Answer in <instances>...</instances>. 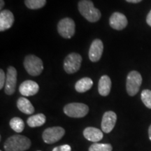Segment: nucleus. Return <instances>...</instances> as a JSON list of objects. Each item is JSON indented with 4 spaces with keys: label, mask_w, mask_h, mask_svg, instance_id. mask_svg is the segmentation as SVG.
I'll list each match as a JSON object with an SVG mask.
<instances>
[{
    "label": "nucleus",
    "mask_w": 151,
    "mask_h": 151,
    "mask_svg": "<svg viewBox=\"0 0 151 151\" xmlns=\"http://www.w3.org/2000/svg\"><path fill=\"white\" fill-rule=\"evenodd\" d=\"M38 151H41V150H38Z\"/></svg>",
    "instance_id": "nucleus-30"
},
{
    "label": "nucleus",
    "mask_w": 151,
    "mask_h": 151,
    "mask_svg": "<svg viewBox=\"0 0 151 151\" xmlns=\"http://www.w3.org/2000/svg\"><path fill=\"white\" fill-rule=\"evenodd\" d=\"M9 124H10L11 129L14 130L17 133H20V132H22L24 130V121L21 118H18V117H15V118L11 119L10 122H9Z\"/></svg>",
    "instance_id": "nucleus-20"
},
{
    "label": "nucleus",
    "mask_w": 151,
    "mask_h": 151,
    "mask_svg": "<svg viewBox=\"0 0 151 151\" xmlns=\"http://www.w3.org/2000/svg\"><path fill=\"white\" fill-rule=\"evenodd\" d=\"M104 51V44L101 40L96 39L90 45L88 55L90 61L96 62L101 59Z\"/></svg>",
    "instance_id": "nucleus-11"
},
{
    "label": "nucleus",
    "mask_w": 151,
    "mask_h": 151,
    "mask_svg": "<svg viewBox=\"0 0 151 151\" xmlns=\"http://www.w3.org/2000/svg\"><path fill=\"white\" fill-rule=\"evenodd\" d=\"M89 112V107L83 103H70L64 107V113L71 118H83Z\"/></svg>",
    "instance_id": "nucleus-5"
},
{
    "label": "nucleus",
    "mask_w": 151,
    "mask_h": 151,
    "mask_svg": "<svg viewBox=\"0 0 151 151\" xmlns=\"http://www.w3.org/2000/svg\"><path fill=\"white\" fill-rule=\"evenodd\" d=\"M0 151H2V150H0Z\"/></svg>",
    "instance_id": "nucleus-31"
},
{
    "label": "nucleus",
    "mask_w": 151,
    "mask_h": 151,
    "mask_svg": "<svg viewBox=\"0 0 151 151\" xmlns=\"http://www.w3.org/2000/svg\"><path fill=\"white\" fill-rule=\"evenodd\" d=\"M24 4L28 9L36 10L44 6L46 4V0H24Z\"/></svg>",
    "instance_id": "nucleus-21"
},
{
    "label": "nucleus",
    "mask_w": 151,
    "mask_h": 151,
    "mask_svg": "<svg viewBox=\"0 0 151 151\" xmlns=\"http://www.w3.org/2000/svg\"><path fill=\"white\" fill-rule=\"evenodd\" d=\"M46 116L43 113H39V114L34 115L28 118L27 123L30 127H41L46 122Z\"/></svg>",
    "instance_id": "nucleus-19"
},
{
    "label": "nucleus",
    "mask_w": 151,
    "mask_h": 151,
    "mask_svg": "<svg viewBox=\"0 0 151 151\" xmlns=\"http://www.w3.org/2000/svg\"><path fill=\"white\" fill-rule=\"evenodd\" d=\"M113 147L109 143H94L89 148V151H112Z\"/></svg>",
    "instance_id": "nucleus-22"
},
{
    "label": "nucleus",
    "mask_w": 151,
    "mask_h": 151,
    "mask_svg": "<svg viewBox=\"0 0 151 151\" xmlns=\"http://www.w3.org/2000/svg\"><path fill=\"white\" fill-rule=\"evenodd\" d=\"M126 1H127V2L129 3H132V4H137V3H139L141 2L142 0H125Z\"/></svg>",
    "instance_id": "nucleus-27"
},
{
    "label": "nucleus",
    "mask_w": 151,
    "mask_h": 151,
    "mask_svg": "<svg viewBox=\"0 0 151 151\" xmlns=\"http://www.w3.org/2000/svg\"><path fill=\"white\" fill-rule=\"evenodd\" d=\"M65 130L61 127H52L47 128L43 131L42 137L43 141L48 144L58 142L64 137Z\"/></svg>",
    "instance_id": "nucleus-8"
},
{
    "label": "nucleus",
    "mask_w": 151,
    "mask_h": 151,
    "mask_svg": "<svg viewBox=\"0 0 151 151\" xmlns=\"http://www.w3.org/2000/svg\"><path fill=\"white\" fill-rule=\"evenodd\" d=\"M142 76L137 71H131L128 73L126 80V90L131 97L136 95L142 84Z\"/></svg>",
    "instance_id": "nucleus-4"
},
{
    "label": "nucleus",
    "mask_w": 151,
    "mask_h": 151,
    "mask_svg": "<svg viewBox=\"0 0 151 151\" xmlns=\"http://www.w3.org/2000/svg\"><path fill=\"white\" fill-rule=\"evenodd\" d=\"M76 24L73 19L65 18L60 20L58 24V32L62 37L71 39L74 35Z\"/></svg>",
    "instance_id": "nucleus-7"
},
{
    "label": "nucleus",
    "mask_w": 151,
    "mask_h": 151,
    "mask_svg": "<svg viewBox=\"0 0 151 151\" xmlns=\"http://www.w3.org/2000/svg\"><path fill=\"white\" fill-rule=\"evenodd\" d=\"M83 136L87 140L97 143L103 139V132L97 128L88 127L83 130Z\"/></svg>",
    "instance_id": "nucleus-15"
},
{
    "label": "nucleus",
    "mask_w": 151,
    "mask_h": 151,
    "mask_svg": "<svg viewBox=\"0 0 151 151\" xmlns=\"http://www.w3.org/2000/svg\"><path fill=\"white\" fill-rule=\"evenodd\" d=\"M78 9L80 14L90 22H96L101 17L99 9L94 6L91 0H81L78 4Z\"/></svg>",
    "instance_id": "nucleus-1"
},
{
    "label": "nucleus",
    "mask_w": 151,
    "mask_h": 151,
    "mask_svg": "<svg viewBox=\"0 0 151 151\" xmlns=\"http://www.w3.org/2000/svg\"><path fill=\"white\" fill-rule=\"evenodd\" d=\"M6 75L5 74L3 69H0V89H2L3 87L5 86Z\"/></svg>",
    "instance_id": "nucleus-24"
},
{
    "label": "nucleus",
    "mask_w": 151,
    "mask_h": 151,
    "mask_svg": "<svg viewBox=\"0 0 151 151\" xmlns=\"http://www.w3.org/2000/svg\"><path fill=\"white\" fill-rule=\"evenodd\" d=\"M0 2H1V4H0V9H2L4 6V0H0Z\"/></svg>",
    "instance_id": "nucleus-29"
},
{
    "label": "nucleus",
    "mask_w": 151,
    "mask_h": 151,
    "mask_svg": "<svg viewBox=\"0 0 151 151\" xmlns=\"http://www.w3.org/2000/svg\"><path fill=\"white\" fill-rule=\"evenodd\" d=\"M39 86L37 82L31 80L24 81L19 87V92L22 95L30 97L39 92Z\"/></svg>",
    "instance_id": "nucleus-13"
},
{
    "label": "nucleus",
    "mask_w": 151,
    "mask_h": 151,
    "mask_svg": "<svg viewBox=\"0 0 151 151\" xmlns=\"http://www.w3.org/2000/svg\"><path fill=\"white\" fill-rule=\"evenodd\" d=\"M146 22L147 24H148L150 27H151V10L150 12L148 13V15H147V17H146Z\"/></svg>",
    "instance_id": "nucleus-26"
},
{
    "label": "nucleus",
    "mask_w": 151,
    "mask_h": 151,
    "mask_svg": "<svg viewBox=\"0 0 151 151\" xmlns=\"http://www.w3.org/2000/svg\"><path fill=\"white\" fill-rule=\"evenodd\" d=\"M141 98L142 102L147 108L151 109V90H143L141 92Z\"/></svg>",
    "instance_id": "nucleus-23"
},
{
    "label": "nucleus",
    "mask_w": 151,
    "mask_h": 151,
    "mask_svg": "<svg viewBox=\"0 0 151 151\" xmlns=\"http://www.w3.org/2000/svg\"><path fill=\"white\" fill-rule=\"evenodd\" d=\"M93 86V81L90 78L84 77L76 83L75 89L79 93H83L91 89Z\"/></svg>",
    "instance_id": "nucleus-18"
},
{
    "label": "nucleus",
    "mask_w": 151,
    "mask_h": 151,
    "mask_svg": "<svg viewBox=\"0 0 151 151\" xmlns=\"http://www.w3.org/2000/svg\"><path fill=\"white\" fill-rule=\"evenodd\" d=\"M148 137H149V139L151 141V124L148 128Z\"/></svg>",
    "instance_id": "nucleus-28"
},
{
    "label": "nucleus",
    "mask_w": 151,
    "mask_h": 151,
    "mask_svg": "<svg viewBox=\"0 0 151 151\" xmlns=\"http://www.w3.org/2000/svg\"><path fill=\"white\" fill-rule=\"evenodd\" d=\"M17 73L16 69L14 67L10 66L8 67L6 73V79L4 86V92L8 95H11L15 92L17 83Z\"/></svg>",
    "instance_id": "nucleus-9"
},
{
    "label": "nucleus",
    "mask_w": 151,
    "mask_h": 151,
    "mask_svg": "<svg viewBox=\"0 0 151 151\" xmlns=\"http://www.w3.org/2000/svg\"><path fill=\"white\" fill-rule=\"evenodd\" d=\"M117 115L113 111H109L104 113L101 120V129L104 133L109 134L112 131L116 125Z\"/></svg>",
    "instance_id": "nucleus-10"
},
{
    "label": "nucleus",
    "mask_w": 151,
    "mask_h": 151,
    "mask_svg": "<svg viewBox=\"0 0 151 151\" xmlns=\"http://www.w3.org/2000/svg\"><path fill=\"white\" fill-rule=\"evenodd\" d=\"M23 65L27 72L32 76L40 75L43 70L42 60L35 55H28L26 56Z\"/></svg>",
    "instance_id": "nucleus-3"
},
{
    "label": "nucleus",
    "mask_w": 151,
    "mask_h": 151,
    "mask_svg": "<svg viewBox=\"0 0 151 151\" xmlns=\"http://www.w3.org/2000/svg\"><path fill=\"white\" fill-rule=\"evenodd\" d=\"M128 24L127 19L123 14L120 12H115L109 18V24L113 29L122 30L127 27Z\"/></svg>",
    "instance_id": "nucleus-12"
},
{
    "label": "nucleus",
    "mask_w": 151,
    "mask_h": 151,
    "mask_svg": "<svg viewBox=\"0 0 151 151\" xmlns=\"http://www.w3.org/2000/svg\"><path fill=\"white\" fill-rule=\"evenodd\" d=\"M17 107L21 112L27 115H31L35 112V108L32 103L24 97H20L18 99Z\"/></svg>",
    "instance_id": "nucleus-17"
},
{
    "label": "nucleus",
    "mask_w": 151,
    "mask_h": 151,
    "mask_svg": "<svg viewBox=\"0 0 151 151\" xmlns=\"http://www.w3.org/2000/svg\"><path fill=\"white\" fill-rule=\"evenodd\" d=\"M82 62V57L77 52H71L66 57L64 60L63 67L69 74L77 72L80 69Z\"/></svg>",
    "instance_id": "nucleus-6"
},
{
    "label": "nucleus",
    "mask_w": 151,
    "mask_h": 151,
    "mask_svg": "<svg viewBox=\"0 0 151 151\" xmlns=\"http://www.w3.org/2000/svg\"><path fill=\"white\" fill-rule=\"evenodd\" d=\"M31 146V141L24 136L16 134L9 137L5 141L4 150L6 151H24Z\"/></svg>",
    "instance_id": "nucleus-2"
},
{
    "label": "nucleus",
    "mask_w": 151,
    "mask_h": 151,
    "mask_svg": "<svg viewBox=\"0 0 151 151\" xmlns=\"http://www.w3.org/2000/svg\"><path fill=\"white\" fill-rule=\"evenodd\" d=\"M14 23V16L9 10H1L0 13V32L10 29Z\"/></svg>",
    "instance_id": "nucleus-14"
},
{
    "label": "nucleus",
    "mask_w": 151,
    "mask_h": 151,
    "mask_svg": "<svg viewBox=\"0 0 151 151\" xmlns=\"http://www.w3.org/2000/svg\"><path fill=\"white\" fill-rule=\"evenodd\" d=\"M111 80L109 76L104 75L101 76L98 84V91L100 95L104 97L108 96L111 92Z\"/></svg>",
    "instance_id": "nucleus-16"
},
{
    "label": "nucleus",
    "mask_w": 151,
    "mask_h": 151,
    "mask_svg": "<svg viewBox=\"0 0 151 151\" xmlns=\"http://www.w3.org/2000/svg\"><path fill=\"white\" fill-rule=\"evenodd\" d=\"M52 151H71V148L69 145L65 144L55 147L52 149Z\"/></svg>",
    "instance_id": "nucleus-25"
}]
</instances>
